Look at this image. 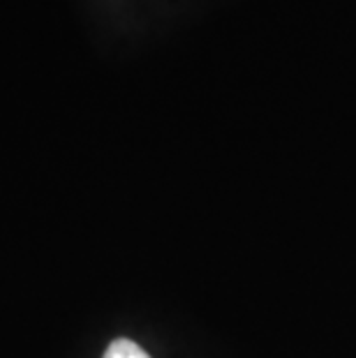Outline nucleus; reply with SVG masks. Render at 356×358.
I'll use <instances>...</instances> for the list:
<instances>
[{"mask_svg":"<svg viewBox=\"0 0 356 358\" xmlns=\"http://www.w3.org/2000/svg\"><path fill=\"white\" fill-rule=\"evenodd\" d=\"M102 358H150V356L143 352V349L137 345V342L120 338V340H113L111 342Z\"/></svg>","mask_w":356,"mask_h":358,"instance_id":"nucleus-1","label":"nucleus"}]
</instances>
